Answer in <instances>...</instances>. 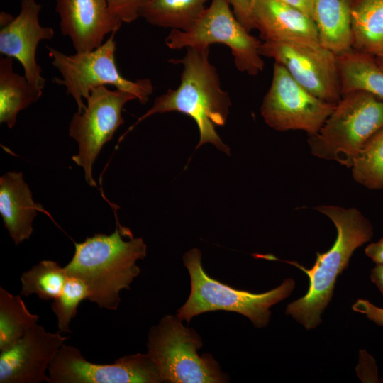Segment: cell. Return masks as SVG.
Instances as JSON below:
<instances>
[{
    "instance_id": "cell-1",
    "label": "cell",
    "mask_w": 383,
    "mask_h": 383,
    "mask_svg": "<svg viewBox=\"0 0 383 383\" xmlns=\"http://www.w3.org/2000/svg\"><path fill=\"white\" fill-rule=\"evenodd\" d=\"M169 62L183 66L179 87L155 98L152 106L128 128L119 142L149 116L178 111L192 117L198 126L200 139L196 149L210 143L230 155V148L223 143L216 127L225 125L231 101L228 93L221 88L217 70L209 60V46L187 48L182 58Z\"/></svg>"
},
{
    "instance_id": "cell-2",
    "label": "cell",
    "mask_w": 383,
    "mask_h": 383,
    "mask_svg": "<svg viewBox=\"0 0 383 383\" xmlns=\"http://www.w3.org/2000/svg\"><path fill=\"white\" fill-rule=\"evenodd\" d=\"M316 210L328 216L334 223L337 237L332 247L323 253L316 252L313 267L306 269L295 261L282 260L302 270L309 277L307 292L287 305L286 313L307 330L321 323V314L330 303L337 277L348 266L353 252L373 235L370 221L355 208L344 209L321 205ZM268 260H281L272 255H254Z\"/></svg>"
},
{
    "instance_id": "cell-3",
    "label": "cell",
    "mask_w": 383,
    "mask_h": 383,
    "mask_svg": "<svg viewBox=\"0 0 383 383\" xmlns=\"http://www.w3.org/2000/svg\"><path fill=\"white\" fill-rule=\"evenodd\" d=\"M128 228H116L111 235L96 233L82 243H75V252L65 266L67 277L81 279L88 287L87 299L100 308L116 310L121 301L119 292L130 289L139 274L135 264L146 256L147 246L141 238L124 240Z\"/></svg>"
},
{
    "instance_id": "cell-4",
    "label": "cell",
    "mask_w": 383,
    "mask_h": 383,
    "mask_svg": "<svg viewBox=\"0 0 383 383\" xmlns=\"http://www.w3.org/2000/svg\"><path fill=\"white\" fill-rule=\"evenodd\" d=\"M383 128V101L355 90L343 95L319 132L308 140L312 155L352 167L367 141Z\"/></svg>"
},
{
    "instance_id": "cell-5",
    "label": "cell",
    "mask_w": 383,
    "mask_h": 383,
    "mask_svg": "<svg viewBox=\"0 0 383 383\" xmlns=\"http://www.w3.org/2000/svg\"><path fill=\"white\" fill-rule=\"evenodd\" d=\"M183 261L190 276L191 292L176 316L187 323L199 314L223 310L243 315L256 328H264L270 321V309L287 298L295 287L294 280L287 278L277 287L265 293L238 290L206 274L201 265V253L197 248L187 251Z\"/></svg>"
},
{
    "instance_id": "cell-6",
    "label": "cell",
    "mask_w": 383,
    "mask_h": 383,
    "mask_svg": "<svg viewBox=\"0 0 383 383\" xmlns=\"http://www.w3.org/2000/svg\"><path fill=\"white\" fill-rule=\"evenodd\" d=\"M177 316L167 315L149 331L148 355L163 381L171 383H221L228 382L210 354L199 356L203 345L196 331Z\"/></svg>"
},
{
    "instance_id": "cell-7",
    "label": "cell",
    "mask_w": 383,
    "mask_h": 383,
    "mask_svg": "<svg viewBox=\"0 0 383 383\" xmlns=\"http://www.w3.org/2000/svg\"><path fill=\"white\" fill-rule=\"evenodd\" d=\"M115 33H111L97 48L74 55H65L54 48L46 47L52 65L62 77H55L52 81L65 87L67 94L73 97L79 112L86 109L83 99L89 97L92 89L99 86L113 85L134 95L142 104L148 102L153 91L150 79L131 81L119 72L115 60Z\"/></svg>"
},
{
    "instance_id": "cell-8",
    "label": "cell",
    "mask_w": 383,
    "mask_h": 383,
    "mask_svg": "<svg viewBox=\"0 0 383 383\" xmlns=\"http://www.w3.org/2000/svg\"><path fill=\"white\" fill-rule=\"evenodd\" d=\"M222 43L231 50L236 68L255 76L264 69L261 43L240 23L227 0H211L203 14L187 30H172L165 38L173 50Z\"/></svg>"
},
{
    "instance_id": "cell-9",
    "label": "cell",
    "mask_w": 383,
    "mask_h": 383,
    "mask_svg": "<svg viewBox=\"0 0 383 383\" xmlns=\"http://www.w3.org/2000/svg\"><path fill=\"white\" fill-rule=\"evenodd\" d=\"M335 106L307 91L283 65L274 62L271 85L260 113L276 131H303L312 136L319 132Z\"/></svg>"
},
{
    "instance_id": "cell-10",
    "label": "cell",
    "mask_w": 383,
    "mask_h": 383,
    "mask_svg": "<svg viewBox=\"0 0 383 383\" xmlns=\"http://www.w3.org/2000/svg\"><path fill=\"white\" fill-rule=\"evenodd\" d=\"M135 99L134 95L125 91L99 86L91 90L86 109L72 116L69 135L79 145V152L72 160L84 169L85 179L90 186L96 185L92 177L95 160L104 145L124 123L121 115L124 105Z\"/></svg>"
},
{
    "instance_id": "cell-11",
    "label": "cell",
    "mask_w": 383,
    "mask_h": 383,
    "mask_svg": "<svg viewBox=\"0 0 383 383\" xmlns=\"http://www.w3.org/2000/svg\"><path fill=\"white\" fill-rule=\"evenodd\" d=\"M262 56L283 65L307 91L326 102L336 104L341 99L338 55L320 45L264 41Z\"/></svg>"
},
{
    "instance_id": "cell-12",
    "label": "cell",
    "mask_w": 383,
    "mask_h": 383,
    "mask_svg": "<svg viewBox=\"0 0 383 383\" xmlns=\"http://www.w3.org/2000/svg\"><path fill=\"white\" fill-rule=\"evenodd\" d=\"M49 383H160L158 370L148 353L118 358L112 364L87 361L79 350L62 345L48 367Z\"/></svg>"
},
{
    "instance_id": "cell-13",
    "label": "cell",
    "mask_w": 383,
    "mask_h": 383,
    "mask_svg": "<svg viewBox=\"0 0 383 383\" xmlns=\"http://www.w3.org/2000/svg\"><path fill=\"white\" fill-rule=\"evenodd\" d=\"M20 6L16 16L4 11L0 13V53L16 59L23 66L27 80L43 90L45 79L36 62L37 46L40 40L52 39L55 31L40 24V4L35 0H21Z\"/></svg>"
},
{
    "instance_id": "cell-14",
    "label": "cell",
    "mask_w": 383,
    "mask_h": 383,
    "mask_svg": "<svg viewBox=\"0 0 383 383\" xmlns=\"http://www.w3.org/2000/svg\"><path fill=\"white\" fill-rule=\"evenodd\" d=\"M47 332L38 323L0 354L1 383L50 382L45 371L68 337Z\"/></svg>"
},
{
    "instance_id": "cell-15",
    "label": "cell",
    "mask_w": 383,
    "mask_h": 383,
    "mask_svg": "<svg viewBox=\"0 0 383 383\" xmlns=\"http://www.w3.org/2000/svg\"><path fill=\"white\" fill-rule=\"evenodd\" d=\"M62 35L69 37L76 52L93 50L109 33H116L121 20L109 9L107 0H55Z\"/></svg>"
},
{
    "instance_id": "cell-16",
    "label": "cell",
    "mask_w": 383,
    "mask_h": 383,
    "mask_svg": "<svg viewBox=\"0 0 383 383\" xmlns=\"http://www.w3.org/2000/svg\"><path fill=\"white\" fill-rule=\"evenodd\" d=\"M255 29L264 41L320 45L314 21L300 10L274 0H257Z\"/></svg>"
},
{
    "instance_id": "cell-17",
    "label": "cell",
    "mask_w": 383,
    "mask_h": 383,
    "mask_svg": "<svg viewBox=\"0 0 383 383\" xmlns=\"http://www.w3.org/2000/svg\"><path fill=\"white\" fill-rule=\"evenodd\" d=\"M38 211L42 207L33 200L22 172H9L0 177V213L16 245L30 237Z\"/></svg>"
},
{
    "instance_id": "cell-18",
    "label": "cell",
    "mask_w": 383,
    "mask_h": 383,
    "mask_svg": "<svg viewBox=\"0 0 383 383\" xmlns=\"http://www.w3.org/2000/svg\"><path fill=\"white\" fill-rule=\"evenodd\" d=\"M355 0H313L320 43L336 55L352 49L350 15Z\"/></svg>"
},
{
    "instance_id": "cell-19",
    "label": "cell",
    "mask_w": 383,
    "mask_h": 383,
    "mask_svg": "<svg viewBox=\"0 0 383 383\" xmlns=\"http://www.w3.org/2000/svg\"><path fill=\"white\" fill-rule=\"evenodd\" d=\"M350 28L352 49L373 57L383 52V0H355Z\"/></svg>"
},
{
    "instance_id": "cell-20",
    "label": "cell",
    "mask_w": 383,
    "mask_h": 383,
    "mask_svg": "<svg viewBox=\"0 0 383 383\" xmlns=\"http://www.w3.org/2000/svg\"><path fill=\"white\" fill-rule=\"evenodd\" d=\"M43 90L13 70V58H0V123L14 126L18 113L37 101Z\"/></svg>"
},
{
    "instance_id": "cell-21",
    "label": "cell",
    "mask_w": 383,
    "mask_h": 383,
    "mask_svg": "<svg viewBox=\"0 0 383 383\" xmlns=\"http://www.w3.org/2000/svg\"><path fill=\"white\" fill-rule=\"evenodd\" d=\"M341 94L368 91L383 101V70L372 55L353 49L338 55Z\"/></svg>"
},
{
    "instance_id": "cell-22",
    "label": "cell",
    "mask_w": 383,
    "mask_h": 383,
    "mask_svg": "<svg viewBox=\"0 0 383 383\" xmlns=\"http://www.w3.org/2000/svg\"><path fill=\"white\" fill-rule=\"evenodd\" d=\"M209 0H147L139 17L148 23L172 30L188 29L205 11Z\"/></svg>"
},
{
    "instance_id": "cell-23",
    "label": "cell",
    "mask_w": 383,
    "mask_h": 383,
    "mask_svg": "<svg viewBox=\"0 0 383 383\" xmlns=\"http://www.w3.org/2000/svg\"><path fill=\"white\" fill-rule=\"evenodd\" d=\"M39 316L31 313L21 295L0 287V350L13 345L33 326Z\"/></svg>"
},
{
    "instance_id": "cell-24",
    "label": "cell",
    "mask_w": 383,
    "mask_h": 383,
    "mask_svg": "<svg viewBox=\"0 0 383 383\" xmlns=\"http://www.w3.org/2000/svg\"><path fill=\"white\" fill-rule=\"evenodd\" d=\"M65 267L52 260H43L21 277V295L35 294L42 300L57 298L67 279Z\"/></svg>"
},
{
    "instance_id": "cell-25",
    "label": "cell",
    "mask_w": 383,
    "mask_h": 383,
    "mask_svg": "<svg viewBox=\"0 0 383 383\" xmlns=\"http://www.w3.org/2000/svg\"><path fill=\"white\" fill-rule=\"evenodd\" d=\"M351 168L360 184L370 189H383V128L367 141Z\"/></svg>"
},
{
    "instance_id": "cell-26",
    "label": "cell",
    "mask_w": 383,
    "mask_h": 383,
    "mask_svg": "<svg viewBox=\"0 0 383 383\" xmlns=\"http://www.w3.org/2000/svg\"><path fill=\"white\" fill-rule=\"evenodd\" d=\"M89 291L83 281L68 277L60 294L53 299L51 308L57 318L58 331L71 333L70 323L77 313V307L88 299Z\"/></svg>"
},
{
    "instance_id": "cell-27",
    "label": "cell",
    "mask_w": 383,
    "mask_h": 383,
    "mask_svg": "<svg viewBox=\"0 0 383 383\" xmlns=\"http://www.w3.org/2000/svg\"><path fill=\"white\" fill-rule=\"evenodd\" d=\"M147 0H107L111 11L122 22L131 23L139 17V11Z\"/></svg>"
},
{
    "instance_id": "cell-28",
    "label": "cell",
    "mask_w": 383,
    "mask_h": 383,
    "mask_svg": "<svg viewBox=\"0 0 383 383\" xmlns=\"http://www.w3.org/2000/svg\"><path fill=\"white\" fill-rule=\"evenodd\" d=\"M234 15L240 23L249 31L255 29L254 17L257 0H227Z\"/></svg>"
},
{
    "instance_id": "cell-29",
    "label": "cell",
    "mask_w": 383,
    "mask_h": 383,
    "mask_svg": "<svg viewBox=\"0 0 383 383\" xmlns=\"http://www.w3.org/2000/svg\"><path fill=\"white\" fill-rule=\"evenodd\" d=\"M356 371L363 382H379L375 360L365 350L360 351V361Z\"/></svg>"
},
{
    "instance_id": "cell-30",
    "label": "cell",
    "mask_w": 383,
    "mask_h": 383,
    "mask_svg": "<svg viewBox=\"0 0 383 383\" xmlns=\"http://www.w3.org/2000/svg\"><path fill=\"white\" fill-rule=\"evenodd\" d=\"M353 311L362 313L374 323L383 326V308L378 307L365 299H357L352 306Z\"/></svg>"
},
{
    "instance_id": "cell-31",
    "label": "cell",
    "mask_w": 383,
    "mask_h": 383,
    "mask_svg": "<svg viewBox=\"0 0 383 383\" xmlns=\"http://www.w3.org/2000/svg\"><path fill=\"white\" fill-rule=\"evenodd\" d=\"M365 253L376 265H383V238L377 242L369 244Z\"/></svg>"
},
{
    "instance_id": "cell-32",
    "label": "cell",
    "mask_w": 383,
    "mask_h": 383,
    "mask_svg": "<svg viewBox=\"0 0 383 383\" xmlns=\"http://www.w3.org/2000/svg\"><path fill=\"white\" fill-rule=\"evenodd\" d=\"M292 6L313 19V0H274Z\"/></svg>"
},
{
    "instance_id": "cell-33",
    "label": "cell",
    "mask_w": 383,
    "mask_h": 383,
    "mask_svg": "<svg viewBox=\"0 0 383 383\" xmlns=\"http://www.w3.org/2000/svg\"><path fill=\"white\" fill-rule=\"evenodd\" d=\"M370 279L383 296V265H376L371 270Z\"/></svg>"
},
{
    "instance_id": "cell-34",
    "label": "cell",
    "mask_w": 383,
    "mask_h": 383,
    "mask_svg": "<svg viewBox=\"0 0 383 383\" xmlns=\"http://www.w3.org/2000/svg\"><path fill=\"white\" fill-rule=\"evenodd\" d=\"M378 66L383 70V52L374 57Z\"/></svg>"
},
{
    "instance_id": "cell-35",
    "label": "cell",
    "mask_w": 383,
    "mask_h": 383,
    "mask_svg": "<svg viewBox=\"0 0 383 383\" xmlns=\"http://www.w3.org/2000/svg\"><path fill=\"white\" fill-rule=\"evenodd\" d=\"M381 382H383V376H382V381H381Z\"/></svg>"
}]
</instances>
